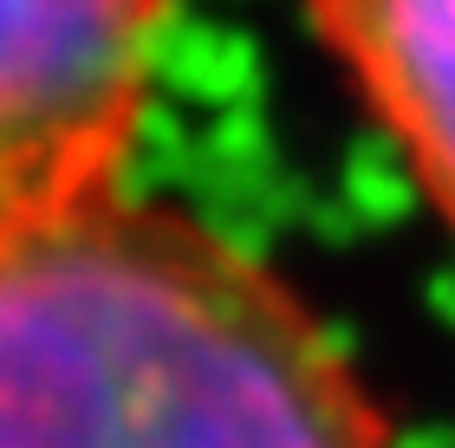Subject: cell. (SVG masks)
Here are the masks:
<instances>
[{
  "mask_svg": "<svg viewBox=\"0 0 455 448\" xmlns=\"http://www.w3.org/2000/svg\"><path fill=\"white\" fill-rule=\"evenodd\" d=\"M0 448H397L339 332L124 189L0 248Z\"/></svg>",
  "mask_w": 455,
  "mask_h": 448,
  "instance_id": "1",
  "label": "cell"
},
{
  "mask_svg": "<svg viewBox=\"0 0 455 448\" xmlns=\"http://www.w3.org/2000/svg\"><path fill=\"white\" fill-rule=\"evenodd\" d=\"M176 0H0V248L117 189Z\"/></svg>",
  "mask_w": 455,
  "mask_h": 448,
  "instance_id": "2",
  "label": "cell"
},
{
  "mask_svg": "<svg viewBox=\"0 0 455 448\" xmlns=\"http://www.w3.org/2000/svg\"><path fill=\"white\" fill-rule=\"evenodd\" d=\"M417 195L455 228V0H306Z\"/></svg>",
  "mask_w": 455,
  "mask_h": 448,
  "instance_id": "3",
  "label": "cell"
}]
</instances>
